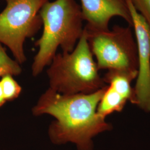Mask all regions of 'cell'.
Returning a JSON list of instances; mask_svg holds the SVG:
<instances>
[{
    "mask_svg": "<svg viewBox=\"0 0 150 150\" xmlns=\"http://www.w3.org/2000/svg\"><path fill=\"white\" fill-rule=\"evenodd\" d=\"M107 86L89 94L71 95L49 88L33 107L32 113L35 116L47 114L55 118L48 131L54 145L72 143L77 150H93V139L112 128L97 111Z\"/></svg>",
    "mask_w": 150,
    "mask_h": 150,
    "instance_id": "obj_1",
    "label": "cell"
},
{
    "mask_svg": "<svg viewBox=\"0 0 150 150\" xmlns=\"http://www.w3.org/2000/svg\"><path fill=\"white\" fill-rule=\"evenodd\" d=\"M40 15L43 32L35 43L38 47L32 64V75L35 77L50 64L59 47L62 52H71L85 27L81 6L76 0L48 1L41 7Z\"/></svg>",
    "mask_w": 150,
    "mask_h": 150,
    "instance_id": "obj_2",
    "label": "cell"
},
{
    "mask_svg": "<svg viewBox=\"0 0 150 150\" xmlns=\"http://www.w3.org/2000/svg\"><path fill=\"white\" fill-rule=\"evenodd\" d=\"M49 66L50 88L61 94H89L106 86L98 74L85 27L74 50L56 54Z\"/></svg>",
    "mask_w": 150,
    "mask_h": 150,
    "instance_id": "obj_3",
    "label": "cell"
},
{
    "mask_svg": "<svg viewBox=\"0 0 150 150\" xmlns=\"http://www.w3.org/2000/svg\"><path fill=\"white\" fill-rule=\"evenodd\" d=\"M132 28L115 25L111 30L95 31L85 27L98 70L138 72L137 47Z\"/></svg>",
    "mask_w": 150,
    "mask_h": 150,
    "instance_id": "obj_4",
    "label": "cell"
},
{
    "mask_svg": "<svg viewBox=\"0 0 150 150\" xmlns=\"http://www.w3.org/2000/svg\"><path fill=\"white\" fill-rule=\"evenodd\" d=\"M0 13V43L6 46L17 62L26 61L24 43L42 26L40 11L49 0H4Z\"/></svg>",
    "mask_w": 150,
    "mask_h": 150,
    "instance_id": "obj_5",
    "label": "cell"
},
{
    "mask_svg": "<svg viewBox=\"0 0 150 150\" xmlns=\"http://www.w3.org/2000/svg\"><path fill=\"white\" fill-rule=\"evenodd\" d=\"M126 1L137 47L139 69L134 88L136 105L146 112H150V27L131 1Z\"/></svg>",
    "mask_w": 150,
    "mask_h": 150,
    "instance_id": "obj_6",
    "label": "cell"
},
{
    "mask_svg": "<svg viewBox=\"0 0 150 150\" xmlns=\"http://www.w3.org/2000/svg\"><path fill=\"white\" fill-rule=\"evenodd\" d=\"M81 9L85 27L91 30L109 29L110 21L120 17L132 27V18L126 0H80Z\"/></svg>",
    "mask_w": 150,
    "mask_h": 150,
    "instance_id": "obj_7",
    "label": "cell"
},
{
    "mask_svg": "<svg viewBox=\"0 0 150 150\" xmlns=\"http://www.w3.org/2000/svg\"><path fill=\"white\" fill-rule=\"evenodd\" d=\"M138 72L120 70H108L103 77L105 83L132 104L137 103L134 88L131 82L137 78Z\"/></svg>",
    "mask_w": 150,
    "mask_h": 150,
    "instance_id": "obj_8",
    "label": "cell"
},
{
    "mask_svg": "<svg viewBox=\"0 0 150 150\" xmlns=\"http://www.w3.org/2000/svg\"><path fill=\"white\" fill-rule=\"evenodd\" d=\"M127 101V100L117 91L107 86L98 105L97 111L101 117L106 118L114 112H121Z\"/></svg>",
    "mask_w": 150,
    "mask_h": 150,
    "instance_id": "obj_9",
    "label": "cell"
},
{
    "mask_svg": "<svg viewBox=\"0 0 150 150\" xmlns=\"http://www.w3.org/2000/svg\"><path fill=\"white\" fill-rule=\"evenodd\" d=\"M21 72L20 64L15 59L10 57L6 53L5 48L0 43V77L7 75L18 76Z\"/></svg>",
    "mask_w": 150,
    "mask_h": 150,
    "instance_id": "obj_10",
    "label": "cell"
},
{
    "mask_svg": "<svg viewBox=\"0 0 150 150\" xmlns=\"http://www.w3.org/2000/svg\"><path fill=\"white\" fill-rule=\"evenodd\" d=\"M0 83L6 101H12L20 96L22 91L21 87L12 76L7 75L3 76L0 81Z\"/></svg>",
    "mask_w": 150,
    "mask_h": 150,
    "instance_id": "obj_11",
    "label": "cell"
},
{
    "mask_svg": "<svg viewBox=\"0 0 150 150\" xmlns=\"http://www.w3.org/2000/svg\"><path fill=\"white\" fill-rule=\"evenodd\" d=\"M135 10L150 27V0H130Z\"/></svg>",
    "mask_w": 150,
    "mask_h": 150,
    "instance_id": "obj_12",
    "label": "cell"
},
{
    "mask_svg": "<svg viewBox=\"0 0 150 150\" xmlns=\"http://www.w3.org/2000/svg\"><path fill=\"white\" fill-rule=\"evenodd\" d=\"M6 102V100L3 93L2 86L0 83V107H2L5 103Z\"/></svg>",
    "mask_w": 150,
    "mask_h": 150,
    "instance_id": "obj_13",
    "label": "cell"
}]
</instances>
